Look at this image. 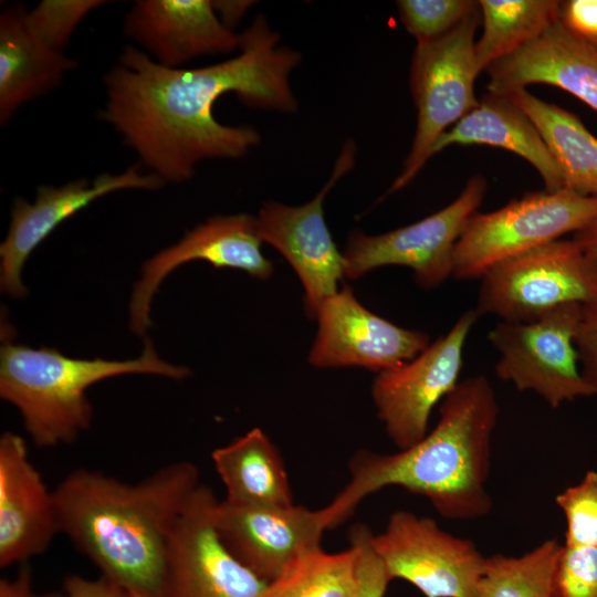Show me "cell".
I'll use <instances>...</instances> for the list:
<instances>
[{"label": "cell", "mask_w": 597, "mask_h": 597, "mask_svg": "<svg viewBox=\"0 0 597 597\" xmlns=\"http://www.w3.org/2000/svg\"><path fill=\"white\" fill-rule=\"evenodd\" d=\"M240 36L233 57L193 69L166 67L128 44L104 75L101 119L164 182H185L199 163L241 158L260 144L253 126L214 118L213 105L222 95L234 93L252 108L297 111L291 74L301 63L300 52L282 45L262 14Z\"/></svg>", "instance_id": "6da1fadb"}, {"label": "cell", "mask_w": 597, "mask_h": 597, "mask_svg": "<svg viewBox=\"0 0 597 597\" xmlns=\"http://www.w3.org/2000/svg\"><path fill=\"white\" fill-rule=\"evenodd\" d=\"M199 484V471L189 461L165 465L135 483L76 469L53 491L59 533L103 577L161 597L169 542Z\"/></svg>", "instance_id": "7a4b0ae2"}, {"label": "cell", "mask_w": 597, "mask_h": 597, "mask_svg": "<svg viewBox=\"0 0 597 597\" xmlns=\"http://www.w3.org/2000/svg\"><path fill=\"white\" fill-rule=\"evenodd\" d=\"M498 416L496 396L486 377L460 380L439 404L436 427L419 442L390 454L359 451L353 457L349 483L326 506L332 526L387 486L426 498L452 521L488 515L493 506L486 481Z\"/></svg>", "instance_id": "3957f363"}, {"label": "cell", "mask_w": 597, "mask_h": 597, "mask_svg": "<svg viewBox=\"0 0 597 597\" xmlns=\"http://www.w3.org/2000/svg\"><path fill=\"white\" fill-rule=\"evenodd\" d=\"M125 374L180 380L190 370L163 360L147 337L142 355L123 362L70 358L56 349H34L11 342L0 350V396L19 410L25 430L41 448L73 442L93 419L86 390L97 381Z\"/></svg>", "instance_id": "277c9868"}, {"label": "cell", "mask_w": 597, "mask_h": 597, "mask_svg": "<svg viewBox=\"0 0 597 597\" xmlns=\"http://www.w3.org/2000/svg\"><path fill=\"white\" fill-rule=\"evenodd\" d=\"M597 217V198L567 188L527 192L467 221L454 249L458 280L481 279L495 264L577 232Z\"/></svg>", "instance_id": "5b68a950"}, {"label": "cell", "mask_w": 597, "mask_h": 597, "mask_svg": "<svg viewBox=\"0 0 597 597\" xmlns=\"http://www.w3.org/2000/svg\"><path fill=\"white\" fill-rule=\"evenodd\" d=\"M480 14L476 8L443 36L417 43L410 67V90L417 108L416 133L389 192L407 186L430 159L437 139L479 104L474 93V82L480 74L474 35Z\"/></svg>", "instance_id": "8992f818"}, {"label": "cell", "mask_w": 597, "mask_h": 597, "mask_svg": "<svg viewBox=\"0 0 597 597\" xmlns=\"http://www.w3.org/2000/svg\"><path fill=\"white\" fill-rule=\"evenodd\" d=\"M480 280L474 310L502 322H530L569 303L597 305V264L573 240L506 259Z\"/></svg>", "instance_id": "52a82bcc"}, {"label": "cell", "mask_w": 597, "mask_h": 597, "mask_svg": "<svg viewBox=\"0 0 597 597\" xmlns=\"http://www.w3.org/2000/svg\"><path fill=\"white\" fill-rule=\"evenodd\" d=\"M583 307L569 303L530 322L496 324L488 338L499 354L498 378L519 391L537 394L553 409L594 396L582 375L575 344Z\"/></svg>", "instance_id": "ba28073f"}, {"label": "cell", "mask_w": 597, "mask_h": 597, "mask_svg": "<svg viewBox=\"0 0 597 597\" xmlns=\"http://www.w3.org/2000/svg\"><path fill=\"white\" fill-rule=\"evenodd\" d=\"M485 191V178L474 175L450 205L412 224L375 235L352 231L343 252L345 277L356 280L376 268L402 265L413 271L422 289L438 287L453 273L457 241Z\"/></svg>", "instance_id": "9c48e42d"}, {"label": "cell", "mask_w": 597, "mask_h": 597, "mask_svg": "<svg viewBox=\"0 0 597 597\" xmlns=\"http://www.w3.org/2000/svg\"><path fill=\"white\" fill-rule=\"evenodd\" d=\"M371 544L390 579H402L425 597H478L486 556L434 520L395 511Z\"/></svg>", "instance_id": "30bf717a"}, {"label": "cell", "mask_w": 597, "mask_h": 597, "mask_svg": "<svg viewBox=\"0 0 597 597\" xmlns=\"http://www.w3.org/2000/svg\"><path fill=\"white\" fill-rule=\"evenodd\" d=\"M479 314L464 312L442 336L413 359L377 374L371 397L385 431L398 450H405L428 433L432 409L460 381L463 349Z\"/></svg>", "instance_id": "8fae6325"}, {"label": "cell", "mask_w": 597, "mask_h": 597, "mask_svg": "<svg viewBox=\"0 0 597 597\" xmlns=\"http://www.w3.org/2000/svg\"><path fill=\"white\" fill-rule=\"evenodd\" d=\"M355 158L356 145L349 138L327 182L312 200L301 206L269 201L256 216L262 242L277 250L300 277L308 316L315 317L320 305L338 291V282L345 277L346 261L325 222L323 202L336 182L353 169Z\"/></svg>", "instance_id": "7c38bea8"}, {"label": "cell", "mask_w": 597, "mask_h": 597, "mask_svg": "<svg viewBox=\"0 0 597 597\" xmlns=\"http://www.w3.org/2000/svg\"><path fill=\"white\" fill-rule=\"evenodd\" d=\"M213 491L200 483L171 535L161 597H261L266 582L222 542Z\"/></svg>", "instance_id": "4fadbf2b"}, {"label": "cell", "mask_w": 597, "mask_h": 597, "mask_svg": "<svg viewBox=\"0 0 597 597\" xmlns=\"http://www.w3.org/2000/svg\"><path fill=\"white\" fill-rule=\"evenodd\" d=\"M315 317L318 327L308 362L318 368L357 366L379 374L430 345L425 332L402 328L367 310L348 286L325 300Z\"/></svg>", "instance_id": "5bb4252c"}, {"label": "cell", "mask_w": 597, "mask_h": 597, "mask_svg": "<svg viewBox=\"0 0 597 597\" xmlns=\"http://www.w3.org/2000/svg\"><path fill=\"white\" fill-rule=\"evenodd\" d=\"M164 181L155 174L142 171L140 164L121 174L102 172L92 181L77 179L60 187L41 186L31 203L23 198L13 201L8 234L0 245L1 291L23 297L27 289L22 269L33 250L63 221L94 200L118 190H158Z\"/></svg>", "instance_id": "9a60e30c"}, {"label": "cell", "mask_w": 597, "mask_h": 597, "mask_svg": "<svg viewBox=\"0 0 597 597\" xmlns=\"http://www.w3.org/2000/svg\"><path fill=\"white\" fill-rule=\"evenodd\" d=\"M256 217L247 213L214 216L197 226L174 245L147 260L142 277L136 282L129 302V327L146 337L151 324V298L163 280L176 268L187 262L202 260L214 268L242 270L261 280L273 272L272 262L261 250Z\"/></svg>", "instance_id": "2e32d148"}, {"label": "cell", "mask_w": 597, "mask_h": 597, "mask_svg": "<svg viewBox=\"0 0 597 597\" xmlns=\"http://www.w3.org/2000/svg\"><path fill=\"white\" fill-rule=\"evenodd\" d=\"M217 531L228 549L245 567L269 583L301 552L321 545L332 527L326 506H240L219 501Z\"/></svg>", "instance_id": "e0dca14e"}, {"label": "cell", "mask_w": 597, "mask_h": 597, "mask_svg": "<svg viewBox=\"0 0 597 597\" xmlns=\"http://www.w3.org/2000/svg\"><path fill=\"white\" fill-rule=\"evenodd\" d=\"M124 33L155 62L178 69L189 61L238 52L240 33L218 18L210 0H137L124 19Z\"/></svg>", "instance_id": "ac0fdd59"}, {"label": "cell", "mask_w": 597, "mask_h": 597, "mask_svg": "<svg viewBox=\"0 0 597 597\" xmlns=\"http://www.w3.org/2000/svg\"><path fill=\"white\" fill-rule=\"evenodd\" d=\"M57 533L53 491L30 461L24 439L4 432L0 438V567L41 555Z\"/></svg>", "instance_id": "d6986e66"}, {"label": "cell", "mask_w": 597, "mask_h": 597, "mask_svg": "<svg viewBox=\"0 0 597 597\" xmlns=\"http://www.w3.org/2000/svg\"><path fill=\"white\" fill-rule=\"evenodd\" d=\"M486 91L509 95L531 84L559 87L597 112V49L556 20L535 39L488 67Z\"/></svg>", "instance_id": "ffe728a7"}, {"label": "cell", "mask_w": 597, "mask_h": 597, "mask_svg": "<svg viewBox=\"0 0 597 597\" xmlns=\"http://www.w3.org/2000/svg\"><path fill=\"white\" fill-rule=\"evenodd\" d=\"M22 6L0 14V123L7 124L24 104L55 90L76 62L42 41Z\"/></svg>", "instance_id": "44dd1931"}, {"label": "cell", "mask_w": 597, "mask_h": 597, "mask_svg": "<svg viewBox=\"0 0 597 597\" xmlns=\"http://www.w3.org/2000/svg\"><path fill=\"white\" fill-rule=\"evenodd\" d=\"M451 145H488L506 149L537 170L545 190L564 188L559 168L536 126L507 95L489 92L483 95L472 111L437 139L429 157Z\"/></svg>", "instance_id": "7402d4cb"}, {"label": "cell", "mask_w": 597, "mask_h": 597, "mask_svg": "<svg viewBox=\"0 0 597 597\" xmlns=\"http://www.w3.org/2000/svg\"><path fill=\"white\" fill-rule=\"evenodd\" d=\"M226 488L223 501L240 506L294 504L282 457L263 430L253 428L211 453Z\"/></svg>", "instance_id": "603a6c76"}, {"label": "cell", "mask_w": 597, "mask_h": 597, "mask_svg": "<svg viewBox=\"0 0 597 597\" xmlns=\"http://www.w3.org/2000/svg\"><path fill=\"white\" fill-rule=\"evenodd\" d=\"M507 96L536 126L559 168L564 188L597 198V138L579 117L526 88Z\"/></svg>", "instance_id": "cb8c5ba5"}, {"label": "cell", "mask_w": 597, "mask_h": 597, "mask_svg": "<svg viewBox=\"0 0 597 597\" xmlns=\"http://www.w3.org/2000/svg\"><path fill=\"white\" fill-rule=\"evenodd\" d=\"M483 30L474 44L479 72L535 39L558 20L556 0H480Z\"/></svg>", "instance_id": "d4e9b609"}, {"label": "cell", "mask_w": 597, "mask_h": 597, "mask_svg": "<svg viewBox=\"0 0 597 597\" xmlns=\"http://www.w3.org/2000/svg\"><path fill=\"white\" fill-rule=\"evenodd\" d=\"M359 547L327 553L321 545L306 548L266 584L261 597H357Z\"/></svg>", "instance_id": "484cf974"}, {"label": "cell", "mask_w": 597, "mask_h": 597, "mask_svg": "<svg viewBox=\"0 0 597 597\" xmlns=\"http://www.w3.org/2000/svg\"><path fill=\"white\" fill-rule=\"evenodd\" d=\"M562 544L549 538L520 556H486L478 597H553L552 580Z\"/></svg>", "instance_id": "4316f807"}, {"label": "cell", "mask_w": 597, "mask_h": 597, "mask_svg": "<svg viewBox=\"0 0 597 597\" xmlns=\"http://www.w3.org/2000/svg\"><path fill=\"white\" fill-rule=\"evenodd\" d=\"M396 7L406 30L417 43L429 42L453 30L479 8L473 0H398Z\"/></svg>", "instance_id": "83f0119b"}, {"label": "cell", "mask_w": 597, "mask_h": 597, "mask_svg": "<svg viewBox=\"0 0 597 597\" xmlns=\"http://www.w3.org/2000/svg\"><path fill=\"white\" fill-rule=\"evenodd\" d=\"M566 520L565 545L597 547V472L589 470L582 481L555 498Z\"/></svg>", "instance_id": "f1b7e54d"}, {"label": "cell", "mask_w": 597, "mask_h": 597, "mask_svg": "<svg viewBox=\"0 0 597 597\" xmlns=\"http://www.w3.org/2000/svg\"><path fill=\"white\" fill-rule=\"evenodd\" d=\"M103 0H42L28 11L29 24L35 34L51 48L64 51L81 22Z\"/></svg>", "instance_id": "f546056e"}, {"label": "cell", "mask_w": 597, "mask_h": 597, "mask_svg": "<svg viewBox=\"0 0 597 597\" xmlns=\"http://www.w3.org/2000/svg\"><path fill=\"white\" fill-rule=\"evenodd\" d=\"M552 594L553 597H597V547L562 545Z\"/></svg>", "instance_id": "4dcf8cb0"}, {"label": "cell", "mask_w": 597, "mask_h": 597, "mask_svg": "<svg viewBox=\"0 0 597 597\" xmlns=\"http://www.w3.org/2000/svg\"><path fill=\"white\" fill-rule=\"evenodd\" d=\"M371 531L356 525L350 531V542L359 547V591L357 597H385L391 582L371 544Z\"/></svg>", "instance_id": "1f68e13d"}, {"label": "cell", "mask_w": 597, "mask_h": 597, "mask_svg": "<svg viewBox=\"0 0 597 597\" xmlns=\"http://www.w3.org/2000/svg\"><path fill=\"white\" fill-rule=\"evenodd\" d=\"M575 344L582 375L597 395V305H584Z\"/></svg>", "instance_id": "d6a6232c"}, {"label": "cell", "mask_w": 597, "mask_h": 597, "mask_svg": "<svg viewBox=\"0 0 597 597\" xmlns=\"http://www.w3.org/2000/svg\"><path fill=\"white\" fill-rule=\"evenodd\" d=\"M558 20L573 34L597 49V0L559 1Z\"/></svg>", "instance_id": "836d02e7"}, {"label": "cell", "mask_w": 597, "mask_h": 597, "mask_svg": "<svg viewBox=\"0 0 597 597\" xmlns=\"http://www.w3.org/2000/svg\"><path fill=\"white\" fill-rule=\"evenodd\" d=\"M62 597H150L103 576L90 579L77 574L69 575L63 583Z\"/></svg>", "instance_id": "e575fe53"}, {"label": "cell", "mask_w": 597, "mask_h": 597, "mask_svg": "<svg viewBox=\"0 0 597 597\" xmlns=\"http://www.w3.org/2000/svg\"><path fill=\"white\" fill-rule=\"evenodd\" d=\"M0 597H62V594L48 593L40 594L33 585V577L30 566L24 563L13 578H2L0 580Z\"/></svg>", "instance_id": "d590c367"}, {"label": "cell", "mask_w": 597, "mask_h": 597, "mask_svg": "<svg viewBox=\"0 0 597 597\" xmlns=\"http://www.w3.org/2000/svg\"><path fill=\"white\" fill-rule=\"evenodd\" d=\"M211 2L220 21L232 31L254 3L248 0H218Z\"/></svg>", "instance_id": "8d00e7d4"}, {"label": "cell", "mask_w": 597, "mask_h": 597, "mask_svg": "<svg viewBox=\"0 0 597 597\" xmlns=\"http://www.w3.org/2000/svg\"><path fill=\"white\" fill-rule=\"evenodd\" d=\"M572 240L597 264V217L575 232Z\"/></svg>", "instance_id": "74e56055"}]
</instances>
